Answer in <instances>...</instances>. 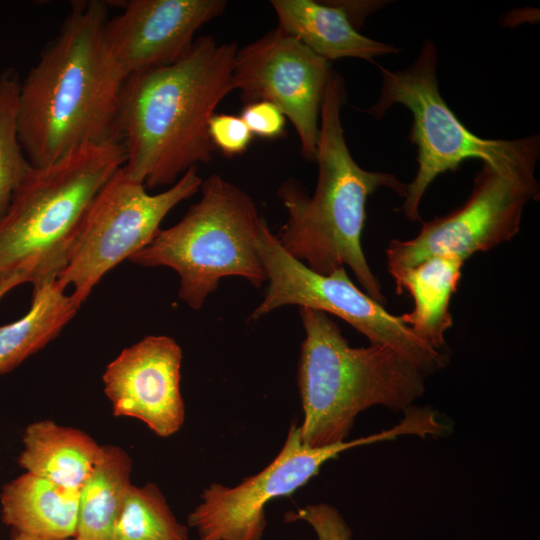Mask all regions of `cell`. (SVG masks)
<instances>
[{
    "instance_id": "13",
    "label": "cell",
    "mask_w": 540,
    "mask_h": 540,
    "mask_svg": "<svg viewBox=\"0 0 540 540\" xmlns=\"http://www.w3.org/2000/svg\"><path fill=\"white\" fill-rule=\"evenodd\" d=\"M223 0H130L123 12L107 19L103 46L116 76L123 81L140 70L168 65L191 48L195 33L221 15Z\"/></svg>"
},
{
    "instance_id": "19",
    "label": "cell",
    "mask_w": 540,
    "mask_h": 540,
    "mask_svg": "<svg viewBox=\"0 0 540 540\" xmlns=\"http://www.w3.org/2000/svg\"><path fill=\"white\" fill-rule=\"evenodd\" d=\"M80 307L56 278L33 284L28 312L0 326V375L10 372L55 339Z\"/></svg>"
},
{
    "instance_id": "16",
    "label": "cell",
    "mask_w": 540,
    "mask_h": 540,
    "mask_svg": "<svg viewBox=\"0 0 540 540\" xmlns=\"http://www.w3.org/2000/svg\"><path fill=\"white\" fill-rule=\"evenodd\" d=\"M79 495L80 490L68 489L25 472L2 488V521L16 534L74 538Z\"/></svg>"
},
{
    "instance_id": "17",
    "label": "cell",
    "mask_w": 540,
    "mask_h": 540,
    "mask_svg": "<svg viewBox=\"0 0 540 540\" xmlns=\"http://www.w3.org/2000/svg\"><path fill=\"white\" fill-rule=\"evenodd\" d=\"M22 442L18 463L26 472L72 490L81 489L101 453L87 433L49 420L29 424Z\"/></svg>"
},
{
    "instance_id": "4",
    "label": "cell",
    "mask_w": 540,
    "mask_h": 540,
    "mask_svg": "<svg viewBox=\"0 0 540 540\" xmlns=\"http://www.w3.org/2000/svg\"><path fill=\"white\" fill-rule=\"evenodd\" d=\"M305 330L298 364L300 440L310 448L346 441L356 416L375 405L405 410L428 375L392 346L352 347L327 313L299 307Z\"/></svg>"
},
{
    "instance_id": "7",
    "label": "cell",
    "mask_w": 540,
    "mask_h": 540,
    "mask_svg": "<svg viewBox=\"0 0 540 540\" xmlns=\"http://www.w3.org/2000/svg\"><path fill=\"white\" fill-rule=\"evenodd\" d=\"M201 198L182 219L158 232L129 260L177 272L178 295L200 310L222 278L237 276L260 288L267 281L257 244L266 220L253 199L217 174L201 184Z\"/></svg>"
},
{
    "instance_id": "26",
    "label": "cell",
    "mask_w": 540,
    "mask_h": 540,
    "mask_svg": "<svg viewBox=\"0 0 540 540\" xmlns=\"http://www.w3.org/2000/svg\"><path fill=\"white\" fill-rule=\"evenodd\" d=\"M333 2L345 12L356 29H359L366 16L378 6V2L375 1L340 0Z\"/></svg>"
},
{
    "instance_id": "11",
    "label": "cell",
    "mask_w": 540,
    "mask_h": 540,
    "mask_svg": "<svg viewBox=\"0 0 540 540\" xmlns=\"http://www.w3.org/2000/svg\"><path fill=\"white\" fill-rule=\"evenodd\" d=\"M536 177L507 174L482 163L467 200L448 214L423 222L412 239L390 242L388 271L395 277L427 259L453 255L466 260L509 241L520 230L526 204L537 201Z\"/></svg>"
},
{
    "instance_id": "14",
    "label": "cell",
    "mask_w": 540,
    "mask_h": 540,
    "mask_svg": "<svg viewBox=\"0 0 540 540\" xmlns=\"http://www.w3.org/2000/svg\"><path fill=\"white\" fill-rule=\"evenodd\" d=\"M181 363V347L166 335H149L123 349L102 376L113 414L136 418L162 438L178 432L185 418Z\"/></svg>"
},
{
    "instance_id": "18",
    "label": "cell",
    "mask_w": 540,
    "mask_h": 540,
    "mask_svg": "<svg viewBox=\"0 0 540 540\" xmlns=\"http://www.w3.org/2000/svg\"><path fill=\"white\" fill-rule=\"evenodd\" d=\"M464 262L453 255L435 256L393 277L397 294L407 291L414 301L412 311L399 316L401 321L436 350L444 346V334L452 326L450 301Z\"/></svg>"
},
{
    "instance_id": "8",
    "label": "cell",
    "mask_w": 540,
    "mask_h": 540,
    "mask_svg": "<svg viewBox=\"0 0 540 540\" xmlns=\"http://www.w3.org/2000/svg\"><path fill=\"white\" fill-rule=\"evenodd\" d=\"M202 181L192 167L170 188L151 195L120 167L90 203L56 278L60 287L72 286L81 306L107 272L153 241L164 217L193 196Z\"/></svg>"
},
{
    "instance_id": "2",
    "label": "cell",
    "mask_w": 540,
    "mask_h": 540,
    "mask_svg": "<svg viewBox=\"0 0 540 540\" xmlns=\"http://www.w3.org/2000/svg\"><path fill=\"white\" fill-rule=\"evenodd\" d=\"M107 15L104 1H72L59 33L20 82L18 137L33 167L85 145L120 140L116 113L122 81L103 46Z\"/></svg>"
},
{
    "instance_id": "9",
    "label": "cell",
    "mask_w": 540,
    "mask_h": 540,
    "mask_svg": "<svg viewBox=\"0 0 540 540\" xmlns=\"http://www.w3.org/2000/svg\"><path fill=\"white\" fill-rule=\"evenodd\" d=\"M267 287L260 304L252 311L255 321L286 305H297L333 314L362 333L370 344L389 345L430 374L448 363V355L420 340L399 316L361 291L345 268L329 275L309 269L280 245L264 223L257 244Z\"/></svg>"
},
{
    "instance_id": "27",
    "label": "cell",
    "mask_w": 540,
    "mask_h": 540,
    "mask_svg": "<svg viewBox=\"0 0 540 540\" xmlns=\"http://www.w3.org/2000/svg\"><path fill=\"white\" fill-rule=\"evenodd\" d=\"M30 282V276L22 271L0 275V300L12 289L23 283Z\"/></svg>"
},
{
    "instance_id": "28",
    "label": "cell",
    "mask_w": 540,
    "mask_h": 540,
    "mask_svg": "<svg viewBox=\"0 0 540 540\" xmlns=\"http://www.w3.org/2000/svg\"><path fill=\"white\" fill-rule=\"evenodd\" d=\"M12 540H74V538H40L16 534Z\"/></svg>"
},
{
    "instance_id": "23",
    "label": "cell",
    "mask_w": 540,
    "mask_h": 540,
    "mask_svg": "<svg viewBox=\"0 0 540 540\" xmlns=\"http://www.w3.org/2000/svg\"><path fill=\"white\" fill-rule=\"evenodd\" d=\"M208 133L213 146L227 157L243 154L253 136L240 116L225 113L212 115Z\"/></svg>"
},
{
    "instance_id": "3",
    "label": "cell",
    "mask_w": 540,
    "mask_h": 540,
    "mask_svg": "<svg viewBox=\"0 0 540 540\" xmlns=\"http://www.w3.org/2000/svg\"><path fill=\"white\" fill-rule=\"evenodd\" d=\"M345 101L344 80L332 70L320 115L315 192L309 196L293 179L282 183L278 196L288 218L276 237L286 252L316 273L349 267L365 293L383 304L386 299L361 244L366 202L382 187L404 198L406 184L394 174L365 170L354 160L341 122Z\"/></svg>"
},
{
    "instance_id": "22",
    "label": "cell",
    "mask_w": 540,
    "mask_h": 540,
    "mask_svg": "<svg viewBox=\"0 0 540 540\" xmlns=\"http://www.w3.org/2000/svg\"><path fill=\"white\" fill-rule=\"evenodd\" d=\"M20 81L12 68L0 72V221L32 169L18 137Z\"/></svg>"
},
{
    "instance_id": "12",
    "label": "cell",
    "mask_w": 540,
    "mask_h": 540,
    "mask_svg": "<svg viewBox=\"0 0 540 540\" xmlns=\"http://www.w3.org/2000/svg\"><path fill=\"white\" fill-rule=\"evenodd\" d=\"M331 63L277 27L238 49L233 81L244 105L268 101L299 136L301 156L315 162L320 115Z\"/></svg>"
},
{
    "instance_id": "25",
    "label": "cell",
    "mask_w": 540,
    "mask_h": 540,
    "mask_svg": "<svg viewBox=\"0 0 540 540\" xmlns=\"http://www.w3.org/2000/svg\"><path fill=\"white\" fill-rule=\"evenodd\" d=\"M240 117L252 135L266 139H275L282 136L285 132L286 117L271 102L258 101L246 104Z\"/></svg>"
},
{
    "instance_id": "6",
    "label": "cell",
    "mask_w": 540,
    "mask_h": 540,
    "mask_svg": "<svg viewBox=\"0 0 540 540\" xmlns=\"http://www.w3.org/2000/svg\"><path fill=\"white\" fill-rule=\"evenodd\" d=\"M437 64L436 46L425 40L408 67L391 71L379 66L380 94L367 109L376 119L396 104L412 114L409 141L416 147L418 167L414 179L406 185L402 207L410 221H421L420 202L436 177L458 170L468 159L481 160L507 174L533 178L540 157L538 134L512 140L485 139L467 129L440 94Z\"/></svg>"
},
{
    "instance_id": "15",
    "label": "cell",
    "mask_w": 540,
    "mask_h": 540,
    "mask_svg": "<svg viewBox=\"0 0 540 540\" xmlns=\"http://www.w3.org/2000/svg\"><path fill=\"white\" fill-rule=\"evenodd\" d=\"M278 27L331 63L341 58L398 54L400 49L362 35L333 1L272 0Z\"/></svg>"
},
{
    "instance_id": "5",
    "label": "cell",
    "mask_w": 540,
    "mask_h": 540,
    "mask_svg": "<svg viewBox=\"0 0 540 540\" xmlns=\"http://www.w3.org/2000/svg\"><path fill=\"white\" fill-rule=\"evenodd\" d=\"M125 161L115 140L32 167L0 221V275L22 271L32 284L57 278L90 203Z\"/></svg>"
},
{
    "instance_id": "10",
    "label": "cell",
    "mask_w": 540,
    "mask_h": 540,
    "mask_svg": "<svg viewBox=\"0 0 540 540\" xmlns=\"http://www.w3.org/2000/svg\"><path fill=\"white\" fill-rule=\"evenodd\" d=\"M412 432V422L403 418L377 434L310 448L302 444L294 423L279 453L260 472L233 487L212 483L205 488L201 502L188 515V524L195 529L198 540H262L267 524L265 507L270 501L304 486L324 463L343 451Z\"/></svg>"
},
{
    "instance_id": "21",
    "label": "cell",
    "mask_w": 540,
    "mask_h": 540,
    "mask_svg": "<svg viewBox=\"0 0 540 540\" xmlns=\"http://www.w3.org/2000/svg\"><path fill=\"white\" fill-rule=\"evenodd\" d=\"M112 540H189L154 483L131 485L115 524Z\"/></svg>"
},
{
    "instance_id": "20",
    "label": "cell",
    "mask_w": 540,
    "mask_h": 540,
    "mask_svg": "<svg viewBox=\"0 0 540 540\" xmlns=\"http://www.w3.org/2000/svg\"><path fill=\"white\" fill-rule=\"evenodd\" d=\"M132 460L118 446H101L100 456L80 489L74 540H112L130 486Z\"/></svg>"
},
{
    "instance_id": "24",
    "label": "cell",
    "mask_w": 540,
    "mask_h": 540,
    "mask_svg": "<svg viewBox=\"0 0 540 540\" xmlns=\"http://www.w3.org/2000/svg\"><path fill=\"white\" fill-rule=\"evenodd\" d=\"M292 520H303L314 530L317 540H350V527L339 511L325 503L310 504L296 513Z\"/></svg>"
},
{
    "instance_id": "1",
    "label": "cell",
    "mask_w": 540,
    "mask_h": 540,
    "mask_svg": "<svg viewBox=\"0 0 540 540\" xmlns=\"http://www.w3.org/2000/svg\"><path fill=\"white\" fill-rule=\"evenodd\" d=\"M234 42L195 39L172 64L135 72L121 84L116 132L125 148L124 168L146 188L173 185L197 164H208L215 147L208 123L235 90Z\"/></svg>"
}]
</instances>
